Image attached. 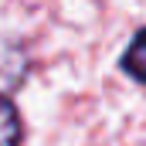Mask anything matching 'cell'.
<instances>
[{
  "label": "cell",
  "instance_id": "cell-3",
  "mask_svg": "<svg viewBox=\"0 0 146 146\" xmlns=\"http://www.w3.org/2000/svg\"><path fill=\"white\" fill-rule=\"evenodd\" d=\"M139 48H143V31H136V34H133V41H129V51H126V58L119 61V65H122V72L129 75L133 82H139V78H143V75H139Z\"/></svg>",
  "mask_w": 146,
  "mask_h": 146
},
{
  "label": "cell",
  "instance_id": "cell-2",
  "mask_svg": "<svg viewBox=\"0 0 146 146\" xmlns=\"http://www.w3.org/2000/svg\"><path fill=\"white\" fill-rule=\"evenodd\" d=\"M24 143V115L17 109L14 95L0 92V146H21Z\"/></svg>",
  "mask_w": 146,
  "mask_h": 146
},
{
  "label": "cell",
  "instance_id": "cell-1",
  "mask_svg": "<svg viewBox=\"0 0 146 146\" xmlns=\"http://www.w3.org/2000/svg\"><path fill=\"white\" fill-rule=\"evenodd\" d=\"M34 68L31 48L14 34H0V92L14 95Z\"/></svg>",
  "mask_w": 146,
  "mask_h": 146
}]
</instances>
